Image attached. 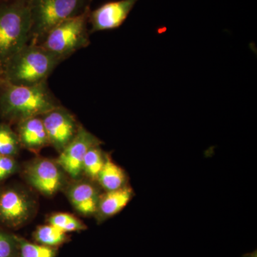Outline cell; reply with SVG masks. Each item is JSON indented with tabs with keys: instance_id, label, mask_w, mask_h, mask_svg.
Returning a JSON list of instances; mask_svg holds the SVG:
<instances>
[{
	"instance_id": "1",
	"label": "cell",
	"mask_w": 257,
	"mask_h": 257,
	"mask_svg": "<svg viewBox=\"0 0 257 257\" xmlns=\"http://www.w3.org/2000/svg\"><path fill=\"white\" fill-rule=\"evenodd\" d=\"M47 82L32 86L15 85L0 77V116L18 123L41 116L60 106Z\"/></svg>"
},
{
	"instance_id": "2",
	"label": "cell",
	"mask_w": 257,
	"mask_h": 257,
	"mask_svg": "<svg viewBox=\"0 0 257 257\" xmlns=\"http://www.w3.org/2000/svg\"><path fill=\"white\" fill-rule=\"evenodd\" d=\"M62 62L40 45L28 43L12 57L0 77L15 85H36L47 82Z\"/></svg>"
},
{
	"instance_id": "3",
	"label": "cell",
	"mask_w": 257,
	"mask_h": 257,
	"mask_svg": "<svg viewBox=\"0 0 257 257\" xmlns=\"http://www.w3.org/2000/svg\"><path fill=\"white\" fill-rule=\"evenodd\" d=\"M30 32L28 0L0 3V75L12 57L30 42Z\"/></svg>"
},
{
	"instance_id": "4",
	"label": "cell",
	"mask_w": 257,
	"mask_h": 257,
	"mask_svg": "<svg viewBox=\"0 0 257 257\" xmlns=\"http://www.w3.org/2000/svg\"><path fill=\"white\" fill-rule=\"evenodd\" d=\"M92 0H28L31 32L29 43L39 45L56 25L90 8Z\"/></svg>"
},
{
	"instance_id": "5",
	"label": "cell",
	"mask_w": 257,
	"mask_h": 257,
	"mask_svg": "<svg viewBox=\"0 0 257 257\" xmlns=\"http://www.w3.org/2000/svg\"><path fill=\"white\" fill-rule=\"evenodd\" d=\"M90 8L82 14L64 20L56 25L39 45L62 61L76 52L89 46V15Z\"/></svg>"
},
{
	"instance_id": "6",
	"label": "cell",
	"mask_w": 257,
	"mask_h": 257,
	"mask_svg": "<svg viewBox=\"0 0 257 257\" xmlns=\"http://www.w3.org/2000/svg\"><path fill=\"white\" fill-rule=\"evenodd\" d=\"M49 143L60 152L73 140L79 125L73 115L62 105L41 116Z\"/></svg>"
},
{
	"instance_id": "7",
	"label": "cell",
	"mask_w": 257,
	"mask_h": 257,
	"mask_svg": "<svg viewBox=\"0 0 257 257\" xmlns=\"http://www.w3.org/2000/svg\"><path fill=\"white\" fill-rule=\"evenodd\" d=\"M101 144L99 139L79 125L73 140L60 152L57 164L72 178H77L82 172L83 160L87 152Z\"/></svg>"
},
{
	"instance_id": "8",
	"label": "cell",
	"mask_w": 257,
	"mask_h": 257,
	"mask_svg": "<svg viewBox=\"0 0 257 257\" xmlns=\"http://www.w3.org/2000/svg\"><path fill=\"white\" fill-rule=\"evenodd\" d=\"M139 0H117L101 5L89 15V33L119 28Z\"/></svg>"
},
{
	"instance_id": "9",
	"label": "cell",
	"mask_w": 257,
	"mask_h": 257,
	"mask_svg": "<svg viewBox=\"0 0 257 257\" xmlns=\"http://www.w3.org/2000/svg\"><path fill=\"white\" fill-rule=\"evenodd\" d=\"M25 173L32 187L45 195H53L62 184V174L58 165L47 159L34 161L27 167Z\"/></svg>"
},
{
	"instance_id": "10",
	"label": "cell",
	"mask_w": 257,
	"mask_h": 257,
	"mask_svg": "<svg viewBox=\"0 0 257 257\" xmlns=\"http://www.w3.org/2000/svg\"><path fill=\"white\" fill-rule=\"evenodd\" d=\"M32 204L23 193L9 189L0 195V220L10 226H17L28 220Z\"/></svg>"
},
{
	"instance_id": "11",
	"label": "cell",
	"mask_w": 257,
	"mask_h": 257,
	"mask_svg": "<svg viewBox=\"0 0 257 257\" xmlns=\"http://www.w3.org/2000/svg\"><path fill=\"white\" fill-rule=\"evenodd\" d=\"M18 135L20 146L32 152L40 151L50 145L41 116H35L18 123Z\"/></svg>"
},
{
	"instance_id": "12",
	"label": "cell",
	"mask_w": 257,
	"mask_h": 257,
	"mask_svg": "<svg viewBox=\"0 0 257 257\" xmlns=\"http://www.w3.org/2000/svg\"><path fill=\"white\" fill-rule=\"evenodd\" d=\"M69 196L72 205L83 215H92L97 211L100 196L92 184H76L69 191Z\"/></svg>"
},
{
	"instance_id": "13",
	"label": "cell",
	"mask_w": 257,
	"mask_h": 257,
	"mask_svg": "<svg viewBox=\"0 0 257 257\" xmlns=\"http://www.w3.org/2000/svg\"><path fill=\"white\" fill-rule=\"evenodd\" d=\"M133 197L134 191L128 186L117 190L106 192L99 198L96 212H99L103 218L116 215L127 205Z\"/></svg>"
},
{
	"instance_id": "14",
	"label": "cell",
	"mask_w": 257,
	"mask_h": 257,
	"mask_svg": "<svg viewBox=\"0 0 257 257\" xmlns=\"http://www.w3.org/2000/svg\"><path fill=\"white\" fill-rule=\"evenodd\" d=\"M97 179L106 192L117 190L126 186V177L124 171L113 162L109 156L106 157L105 162L98 175Z\"/></svg>"
},
{
	"instance_id": "15",
	"label": "cell",
	"mask_w": 257,
	"mask_h": 257,
	"mask_svg": "<svg viewBox=\"0 0 257 257\" xmlns=\"http://www.w3.org/2000/svg\"><path fill=\"white\" fill-rule=\"evenodd\" d=\"M106 157L99 146L92 147L83 160V172L90 178L97 179L105 162Z\"/></svg>"
},
{
	"instance_id": "16",
	"label": "cell",
	"mask_w": 257,
	"mask_h": 257,
	"mask_svg": "<svg viewBox=\"0 0 257 257\" xmlns=\"http://www.w3.org/2000/svg\"><path fill=\"white\" fill-rule=\"evenodd\" d=\"M35 237L42 245L52 247L64 243L67 239V235L62 230L50 224L40 226L35 232Z\"/></svg>"
},
{
	"instance_id": "17",
	"label": "cell",
	"mask_w": 257,
	"mask_h": 257,
	"mask_svg": "<svg viewBox=\"0 0 257 257\" xmlns=\"http://www.w3.org/2000/svg\"><path fill=\"white\" fill-rule=\"evenodd\" d=\"M18 135L8 123L0 124V155L13 157L20 150Z\"/></svg>"
},
{
	"instance_id": "18",
	"label": "cell",
	"mask_w": 257,
	"mask_h": 257,
	"mask_svg": "<svg viewBox=\"0 0 257 257\" xmlns=\"http://www.w3.org/2000/svg\"><path fill=\"white\" fill-rule=\"evenodd\" d=\"M49 222L65 233L81 231L87 228L82 221L67 213H57L53 214L49 219Z\"/></svg>"
},
{
	"instance_id": "19",
	"label": "cell",
	"mask_w": 257,
	"mask_h": 257,
	"mask_svg": "<svg viewBox=\"0 0 257 257\" xmlns=\"http://www.w3.org/2000/svg\"><path fill=\"white\" fill-rule=\"evenodd\" d=\"M20 245V257H55V248L45 245L28 242L26 240L16 238Z\"/></svg>"
},
{
	"instance_id": "20",
	"label": "cell",
	"mask_w": 257,
	"mask_h": 257,
	"mask_svg": "<svg viewBox=\"0 0 257 257\" xmlns=\"http://www.w3.org/2000/svg\"><path fill=\"white\" fill-rule=\"evenodd\" d=\"M17 240L0 231V257H15Z\"/></svg>"
},
{
	"instance_id": "21",
	"label": "cell",
	"mask_w": 257,
	"mask_h": 257,
	"mask_svg": "<svg viewBox=\"0 0 257 257\" xmlns=\"http://www.w3.org/2000/svg\"><path fill=\"white\" fill-rule=\"evenodd\" d=\"M16 168V162L13 157L0 155V181L14 173Z\"/></svg>"
},
{
	"instance_id": "22",
	"label": "cell",
	"mask_w": 257,
	"mask_h": 257,
	"mask_svg": "<svg viewBox=\"0 0 257 257\" xmlns=\"http://www.w3.org/2000/svg\"><path fill=\"white\" fill-rule=\"evenodd\" d=\"M248 257H256V253H252V254H247Z\"/></svg>"
},
{
	"instance_id": "23",
	"label": "cell",
	"mask_w": 257,
	"mask_h": 257,
	"mask_svg": "<svg viewBox=\"0 0 257 257\" xmlns=\"http://www.w3.org/2000/svg\"><path fill=\"white\" fill-rule=\"evenodd\" d=\"M3 0H0V3H2V2H3Z\"/></svg>"
}]
</instances>
